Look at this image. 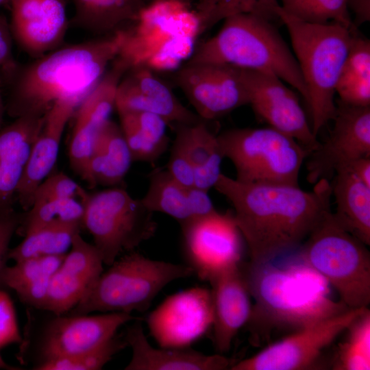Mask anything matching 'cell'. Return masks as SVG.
<instances>
[{
	"label": "cell",
	"instance_id": "cell-1",
	"mask_svg": "<svg viewBox=\"0 0 370 370\" xmlns=\"http://www.w3.org/2000/svg\"><path fill=\"white\" fill-rule=\"evenodd\" d=\"M214 188L233 206L251 260L300 246L331 211L326 179L305 190L299 185L243 182L221 173Z\"/></svg>",
	"mask_w": 370,
	"mask_h": 370
},
{
	"label": "cell",
	"instance_id": "cell-2",
	"mask_svg": "<svg viewBox=\"0 0 370 370\" xmlns=\"http://www.w3.org/2000/svg\"><path fill=\"white\" fill-rule=\"evenodd\" d=\"M301 245L243 262L254 299L246 324L252 341L273 330L295 331L350 309L334 299V289L308 262Z\"/></svg>",
	"mask_w": 370,
	"mask_h": 370
},
{
	"label": "cell",
	"instance_id": "cell-3",
	"mask_svg": "<svg viewBox=\"0 0 370 370\" xmlns=\"http://www.w3.org/2000/svg\"><path fill=\"white\" fill-rule=\"evenodd\" d=\"M125 38L123 28L102 38L60 47L22 68L15 63L1 70L10 85L5 109L16 118L43 116L60 101L77 108L119 56Z\"/></svg>",
	"mask_w": 370,
	"mask_h": 370
},
{
	"label": "cell",
	"instance_id": "cell-4",
	"mask_svg": "<svg viewBox=\"0 0 370 370\" xmlns=\"http://www.w3.org/2000/svg\"><path fill=\"white\" fill-rule=\"evenodd\" d=\"M219 31L193 50L188 62L230 65L271 73L308 101L299 65L272 21L251 13L227 17Z\"/></svg>",
	"mask_w": 370,
	"mask_h": 370
},
{
	"label": "cell",
	"instance_id": "cell-5",
	"mask_svg": "<svg viewBox=\"0 0 370 370\" xmlns=\"http://www.w3.org/2000/svg\"><path fill=\"white\" fill-rule=\"evenodd\" d=\"M286 25L294 56L308 92L307 106L311 127L317 136L331 121L336 110V86L351 44L352 30L341 24L310 23L284 12L279 5L275 9Z\"/></svg>",
	"mask_w": 370,
	"mask_h": 370
},
{
	"label": "cell",
	"instance_id": "cell-6",
	"mask_svg": "<svg viewBox=\"0 0 370 370\" xmlns=\"http://www.w3.org/2000/svg\"><path fill=\"white\" fill-rule=\"evenodd\" d=\"M16 358L38 370L42 365L76 355L108 340L124 324L135 320L126 312L97 315L56 314L28 307Z\"/></svg>",
	"mask_w": 370,
	"mask_h": 370
},
{
	"label": "cell",
	"instance_id": "cell-7",
	"mask_svg": "<svg viewBox=\"0 0 370 370\" xmlns=\"http://www.w3.org/2000/svg\"><path fill=\"white\" fill-rule=\"evenodd\" d=\"M194 275L186 264L148 258L132 251L102 272L83 299L68 313L144 312L171 282Z\"/></svg>",
	"mask_w": 370,
	"mask_h": 370
},
{
	"label": "cell",
	"instance_id": "cell-8",
	"mask_svg": "<svg viewBox=\"0 0 370 370\" xmlns=\"http://www.w3.org/2000/svg\"><path fill=\"white\" fill-rule=\"evenodd\" d=\"M329 212L301 244L304 256L349 308L370 303V254Z\"/></svg>",
	"mask_w": 370,
	"mask_h": 370
},
{
	"label": "cell",
	"instance_id": "cell-9",
	"mask_svg": "<svg viewBox=\"0 0 370 370\" xmlns=\"http://www.w3.org/2000/svg\"><path fill=\"white\" fill-rule=\"evenodd\" d=\"M221 154L233 164L236 179L249 183L298 186L310 152L293 138L271 127L236 128L217 135Z\"/></svg>",
	"mask_w": 370,
	"mask_h": 370
},
{
	"label": "cell",
	"instance_id": "cell-10",
	"mask_svg": "<svg viewBox=\"0 0 370 370\" xmlns=\"http://www.w3.org/2000/svg\"><path fill=\"white\" fill-rule=\"evenodd\" d=\"M82 226L108 266L123 251H132L151 238L157 230L153 212L119 187L88 194Z\"/></svg>",
	"mask_w": 370,
	"mask_h": 370
},
{
	"label": "cell",
	"instance_id": "cell-11",
	"mask_svg": "<svg viewBox=\"0 0 370 370\" xmlns=\"http://www.w3.org/2000/svg\"><path fill=\"white\" fill-rule=\"evenodd\" d=\"M186 264L201 281L241 264L244 238L232 210L216 211L180 225Z\"/></svg>",
	"mask_w": 370,
	"mask_h": 370
},
{
	"label": "cell",
	"instance_id": "cell-12",
	"mask_svg": "<svg viewBox=\"0 0 370 370\" xmlns=\"http://www.w3.org/2000/svg\"><path fill=\"white\" fill-rule=\"evenodd\" d=\"M367 308L349 309L293 331L256 354L231 367L232 370L312 369L328 347Z\"/></svg>",
	"mask_w": 370,
	"mask_h": 370
},
{
	"label": "cell",
	"instance_id": "cell-13",
	"mask_svg": "<svg viewBox=\"0 0 370 370\" xmlns=\"http://www.w3.org/2000/svg\"><path fill=\"white\" fill-rule=\"evenodd\" d=\"M327 140L308 156L307 180L315 184L330 180L356 160L370 156V106H356L340 100Z\"/></svg>",
	"mask_w": 370,
	"mask_h": 370
},
{
	"label": "cell",
	"instance_id": "cell-14",
	"mask_svg": "<svg viewBox=\"0 0 370 370\" xmlns=\"http://www.w3.org/2000/svg\"><path fill=\"white\" fill-rule=\"evenodd\" d=\"M146 321L159 347H190L212 329L211 291L193 287L173 294L149 314Z\"/></svg>",
	"mask_w": 370,
	"mask_h": 370
},
{
	"label": "cell",
	"instance_id": "cell-15",
	"mask_svg": "<svg viewBox=\"0 0 370 370\" xmlns=\"http://www.w3.org/2000/svg\"><path fill=\"white\" fill-rule=\"evenodd\" d=\"M175 79L196 114L206 122L249 103L238 67L188 62L178 70Z\"/></svg>",
	"mask_w": 370,
	"mask_h": 370
},
{
	"label": "cell",
	"instance_id": "cell-16",
	"mask_svg": "<svg viewBox=\"0 0 370 370\" xmlns=\"http://www.w3.org/2000/svg\"><path fill=\"white\" fill-rule=\"evenodd\" d=\"M249 103L255 114L269 127L296 140L310 153L317 140L295 93L277 75L241 69Z\"/></svg>",
	"mask_w": 370,
	"mask_h": 370
},
{
	"label": "cell",
	"instance_id": "cell-17",
	"mask_svg": "<svg viewBox=\"0 0 370 370\" xmlns=\"http://www.w3.org/2000/svg\"><path fill=\"white\" fill-rule=\"evenodd\" d=\"M13 40L34 58L61 47L68 29L64 0H7Z\"/></svg>",
	"mask_w": 370,
	"mask_h": 370
},
{
	"label": "cell",
	"instance_id": "cell-18",
	"mask_svg": "<svg viewBox=\"0 0 370 370\" xmlns=\"http://www.w3.org/2000/svg\"><path fill=\"white\" fill-rule=\"evenodd\" d=\"M128 68L115 60L101 81L75 110V121L69 145V160L82 177L97 138L115 108L118 85Z\"/></svg>",
	"mask_w": 370,
	"mask_h": 370
},
{
	"label": "cell",
	"instance_id": "cell-19",
	"mask_svg": "<svg viewBox=\"0 0 370 370\" xmlns=\"http://www.w3.org/2000/svg\"><path fill=\"white\" fill-rule=\"evenodd\" d=\"M115 108L119 114L153 113L173 125L203 121L185 107L152 69L144 64L131 67L121 78L116 89Z\"/></svg>",
	"mask_w": 370,
	"mask_h": 370
},
{
	"label": "cell",
	"instance_id": "cell-20",
	"mask_svg": "<svg viewBox=\"0 0 370 370\" xmlns=\"http://www.w3.org/2000/svg\"><path fill=\"white\" fill-rule=\"evenodd\" d=\"M103 264L95 245L77 233L51 279L43 309L56 314L69 312L94 285L103 272Z\"/></svg>",
	"mask_w": 370,
	"mask_h": 370
},
{
	"label": "cell",
	"instance_id": "cell-21",
	"mask_svg": "<svg viewBox=\"0 0 370 370\" xmlns=\"http://www.w3.org/2000/svg\"><path fill=\"white\" fill-rule=\"evenodd\" d=\"M211 286L213 306V340L217 349L225 353L249 321L252 303L243 271V262L215 275Z\"/></svg>",
	"mask_w": 370,
	"mask_h": 370
},
{
	"label": "cell",
	"instance_id": "cell-22",
	"mask_svg": "<svg viewBox=\"0 0 370 370\" xmlns=\"http://www.w3.org/2000/svg\"><path fill=\"white\" fill-rule=\"evenodd\" d=\"M76 109L72 103L60 101L45 114L15 193L25 210L32 207L36 188L50 175L58 158L64 129Z\"/></svg>",
	"mask_w": 370,
	"mask_h": 370
},
{
	"label": "cell",
	"instance_id": "cell-23",
	"mask_svg": "<svg viewBox=\"0 0 370 370\" xmlns=\"http://www.w3.org/2000/svg\"><path fill=\"white\" fill-rule=\"evenodd\" d=\"M124 338L132 352L125 370H222L230 365L221 355H206L190 347H154L139 321L127 328Z\"/></svg>",
	"mask_w": 370,
	"mask_h": 370
},
{
	"label": "cell",
	"instance_id": "cell-24",
	"mask_svg": "<svg viewBox=\"0 0 370 370\" xmlns=\"http://www.w3.org/2000/svg\"><path fill=\"white\" fill-rule=\"evenodd\" d=\"M45 115L18 116L0 129V208L10 207Z\"/></svg>",
	"mask_w": 370,
	"mask_h": 370
},
{
	"label": "cell",
	"instance_id": "cell-25",
	"mask_svg": "<svg viewBox=\"0 0 370 370\" xmlns=\"http://www.w3.org/2000/svg\"><path fill=\"white\" fill-rule=\"evenodd\" d=\"M132 162L120 125L110 119L99 134L82 177L90 186H114L123 180Z\"/></svg>",
	"mask_w": 370,
	"mask_h": 370
},
{
	"label": "cell",
	"instance_id": "cell-26",
	"mask_svg": "<svg viewBox=\"0 0 370 370\" xmlns=\"http://www.w3.org/2000/svg\"><path fill=\"white\" fill-rule=\"evenodd\" d=\"M332 196L334 197L337 223L366 245H370V187L350 171L343 169L333 177Z\"/></svg>",
	"mask_w": 370,
	"mask_h": 370
},
{
	"label": "cell",
	"instance_id": "cell-27",
	"mask_svg": "<svg viewBox=\"0 0 370 370\" xmlns=\"http://www.w3.org/2000/svg\"><path fill=\"white\" fill-rule=\"evenodd\" d=\"M175 140L183 147L195 173V186L209 190L214 188L221 172L223 158L215 135L207 122L173 125Z\"/></svg>",
	"mask_w": 370,
	"mask_h": 370
},
{
	"label": "cell",
	"instance_id": "cell-28",
	"mask_svg": "<svg viewBox=\"0 0 370 370\" xmlns=\"http://www.w3.org/2000/svg\"><path fill=\"white\" fill-rule=\"evenodd\" d=\"M65 255L31 258L7 265L0 286L13 290L27 307L43 309L51 279Z\"/></svg>",
	"mask_w": 370,
	"mask_h": 370
},
{
	"label": "cell",
	"instance_id": "cell-29",
	"mask_svg": "<svg viewBox=\"0 0 370 370\" xmlns=\"http://www.w3.org/2000/svg\"><path fill=\"white\" fill-rule=\"evenodd\" d=\"M75 24L95 34H112L136 22L145 8L143 0H73Z\"/></svg>",
	"mask_w": 370,
	"mask_h": 370
},
{
	"label": "cell",
	"instance_id": "cell-30",
	"mask_svg": "<svg viewBox=\"0 0 370 370\" xmlns=\"http://www.w3.org/2000/svg\"><path fill=\"white\" fill-rule=\"evenodd\" d=\"M147 191L140 199L152 212L166 214L183 225L194 219L189 189L177 182L166 169L156 168L149 177Z\"/></svg>",
	"mask_w": 370,
	"mask_h": 370
},
{
	"label": "cell",
	"instance_id": "cell-31",
	"mask_svg": "<svg viewBox=\"0 0 370 370\" xmlns=\"http://www.w3.org/2000/svg\"><path fill=\"white\" fill-rule=\"evenodd\" d=\"M81 227L77 224H56L29 231L18 245L10 249L8 260L15 262L31 258L65 255Z\"/></svg>",
	"mask_w": 370,
	"mask_h": 370
},
{
	"label": "cell",
	"instance_id": "cell-32",
	"mask_svg": "<svg viewBox=\"0 0 370 370\" xmlns=\"http://www.w3.org/2000/svg\"><path fill=\"white\" fill-rule=\"evenodd\" d=\"M333 362L335 370L370 369V310L367 308L347 328Z\"/></svg>",
	"mask_w": 370,
	"mask_h": 370
},
{
	"label": "cell",
	"instance_id": "cell-33",
	"mask_svg": "<svg viewBox=\"0 0 370 370\" xmlns=\"http://www.w3.org/2000/svg\"><path fill=\"white\" fill-rule=\"evenodd\" d=\"M84 202L79 199L64 198L48 200L33 205L21 217L16 232L23 235L33 230L56 224H77L82 226Z\"/></svg>",
	"mask_w": 370,
	"mask_h": 370
},
{
	"label": "cell",
	"instance_id": "cell-34",
	"mask_svg": "<svg viewBox=\"0 0 370 370\" xmlns=\"http://www.w3.org/2000/svg\"><path fill=\"white\" fill-rule=\"evenodd\" d=\"M282 10L304 22L316 24L336 23L354 28L345 0H280Z\"/></svg>",
	"mask_w": 370,
	"mask_h": 370
},
{
	"label": "cell",
	"instance_id": "cell-35",
	"mask_svg": "<svg viewBox=\"0 0 370 370\" xmlns=\"http://www.w3.org/2000/svg\"><path fill=\"white\" fill-rule=\"evenodd\" d=\"M127 347L124 336L118 333L103 343L76 355L58 358L41 365L38 370H99Z\"/></svg>",
	"mask_w": 370,
	"mask_h": 370
},
{
	"label": "cell",
	"instance_id": "cell-36",
	"mask_svg": "<svg viewBox=\"0 0 370 370\" xmlns=\"http://www.w3.org/2000/svg\"><path fill=\"white\" fill-rule=\"evenodd\" d=\"M119 116L120 127L133 161L153 163L166 151L145 136L137 126L131 114H120Z\"/></svg>",
	"mask_w": 370,
	"mask_h": 370
},
{
	"label": "cell",
	"instance_id": "cell-37",
	"mask_svg": "<svg viewBox=\"0 0 370 370\" xmlns=\"http://www.w3.org/2000/svg\"><path fill=\"white\" fill-rule=\"evenodd\" d=\"M88 195V193L72 178L62 173H56L49 175L38 186L32 206L56 199L75 198L86 201Z\"/></svg>",
	"mask_w": 370,
	"mask_h": 370
},
{
	"label": "cell",
	"instance_id": "cell-38",
	"mask_svg": "<svg viewBox=\"0 0 370 370\" xmlns=\"http://www.w3.org/2000/svg\"><path fill=\"white\" fill-rule=\"evenodd\" d=\"M198 12L208 30L217 23L239 13H251V0H200Z\"/></svg>",
	"mask_w": 370,
	"mask_h": 370
},
{
	"label": "cell",
	"instance_id": "cell-39",
	"mask_svg": "<svg viewBox=\"0 0 370 370\" xmlns=\"http://www.w3.org/2000/svg\"><path fill=\"white\" fill-rule=\"evenodd\" d=\"M336 93L339 100L356 106H370V79L341 72Z\"/></svg>",
	"mask_w": 370,
	"mask_h": 370
},
{
	"label": "cell",
	"instance_id": "cell-40",
	"mask_svg": "<svg viewBox=\"0 0 370 370\" xmlns=\"http://www.w3.org/2000/svg\"><path fill=\"white\" fill-rule=\"evenodd\" d=\"M341 72L370 79V42L357 30L353 33Z\"/></svg>",
	"mask_w": 370,
	"mask_h": 370
},
{
	"label": "cell",
	"instance_id": "cell-41",
	"mask_svg": "<svg viewBox=\"0 0 370 370\" xmlns=\"http://www.w3.org/2000/svg\"><path fill=\"white\" fill-rule=\"evenodd\" d=\"M21 339L13 302L8 293L0 289V349L19 343Z\"/></svg>",
	"mask_w": 370,
	"mask_h": 370
},
{
	"label": "cell",
	"instance_id": "cell-42",
	"mask_svg": "<svg viewBox=\"0 0 370 370\" xmlns=\"http://www.w3.org/2000/svg\"><path fill=\"white\" fill-rule=\"evenodd\" d=\"M166 170L180 184L195 186L193 167L182 145L174 140Z\"/></svg>",
	"mask_w": 370,
	"mask_h": 370
},
{
	"label": "cell",
	"instance_id": "cell-43",
	"mask_svg": "<svg viewBox=\"0 0 370 370\" xmlns=\"http://www.w3.org/2000/svg\"><path fill=\"white\" fill-rule=\"evenodd\" d=\"M131 114L140 130L151 141L166 149L169 139L166 135L168 123L161 116L151 112H138Z\"/></svg>",
	"mask_w": 370,
	"mask_h": 370
},
{
	"label": "cell",
	"instance_id": "cell-44",
	"mask_svg": "<svg viewBox=\"0 0 370 370\" xmlns=\"http://www.w3.org/2000/svg\"><path fill=\"white\" fill-rule=\"evenodd\" d=\"M21 219L12 206L0 208V279L7 266L11 239L18 230Z\"/></svg>",
	"mask_w": 370,
	"mask_h": 370
},
{
	"label": "cell",
	"instance_id": "cell-45",
	"mask_svg": "<svg viewBox=\"0 0 370 370\" xmlns=\"http://www.w3.org/2000/svg\"><path fill=\"white\" fill-rule=\"evenodd\" d=\"M13 41L9 22L0 14V70L15 63L12 55Z\"/></svg>",
	"mask_w": 370,
	"mask_h": 370
},
{
	"label": "cell",
	"instance_id": "cell-46",
	"mask_svg": "<svg viewBox=\"0 0 370 370\" xmlns=\"http://www.w3.org/2000/svg\"><path fill=\"white\" fill-rule=\"evenodd\" d=\"M347 7L354 14L352 20L354 28L370 21V0H345Z\"/></svg>",
	"mask_w": 370,
	"mask_h": 370
},
{
	"label": "cell",
	"instance_id": "cell-47",
	"mask_svg": "<svg viewBox=\"0 0 370 370\" xmlns=\"http://www.w3.org/2000/svg\"><path fill=\"white\" fill-rule=\"evenodd\" d=\"M358 180L370 187V156L356 160L347 169Z\"/></svg>",
	"mask_w": 370,
	"mask_h": 370
},
{
	"label": "cell",
	"instance_id": "cell-48",
	"mask_svg": "<svg viewBox=\"0 0 370 370\" xmlns=\"http://www.w3.org/2000/svg\"><path fill=\"white\" fill-rule=\"evenodd\" d=\"M5 109V106L4 104L3 96V79L0 76V129Z\"/></svg>",
	"mask_w": 370,
	"mask_h": 370
},
{
	"label": "cell",
	"instance_id": "cell-49",
	"mask_svg": "<svg viewBox=\"0 0 370 370\" xmlns=\"http://www.w3.org/2000/svg\"><path fill=\"white\" fill-rule=\"evenodd\" d=\"M0 369H6V370H20L21 369L18 367L12 366L8 364L0 354Z\"/></svg>",
	"mask_w": 370,
	"mask_h": 370
},
{
	"label": "cell",
	"instance_id": "cell-50",
	"mask_svg": "<svg viewBox=\"0 0 370 370\" xmlns=\"http://www.w3.org/2000/svg\"><path fill=\"white\" fill-rule=\"evenodd\" d=\"M7 0H0V6L5 5Z\"/></svg>",
	"mask_w": 370,
	"mask_h": 370
},
{
	"label": "cell",
	"instance_id": "cell-51",
	"mask_svg": "<svg viewBox=\"0 0 370 370\" xmlns=\"http://www.w3.org/2000/svg\"><path fill=\"white\" fill-rule=\"evenodd\" d=\"M185 3H187L188 4V2L189 1V0H180Z\"/></svg>",
	"mask_w": 370,
	"mask_h": 370
}]
</instances>
